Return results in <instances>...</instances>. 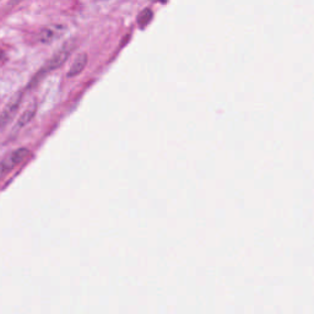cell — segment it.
<instances>
[{
    "label": "cell",
    "mask_w": 314,
    "mask_h": 314,
    "mask_svg": "<svg viewBox=\"0 0 314 314\" xmlns=\"http://www.w3.org/2000/svg\"><path fill=\"white\" fill-rule=\"evenodd\" d=\"M29 156H30V150L26 149V147H20V149L9 153V155L0 162V166L5 169L6 173H10L12 169L20 165V163H23Z\"/></svg>",
    "instance_id": "obj_4"
},
{
    "label": "cell",
    "mask_w": 314,
    "mask_h": 314,
    "mask_svg": "<svg viewBox=\"0 0 314 314\" xmlns=\"http://www.w3.org/2000/svg\"><path fill=\"white\" fill-rule=\"evenodd\" d=\"M6 174H8V173H6V171H5V169L3 168L2 166H0V182L3 181V178H4Z\"/></svg>",
    "instance_id": "obj_8"
},
{
    "label": "cell",
    "mask_w": 314,
    "mask_h": 314,
    "mask_svg": "<svg viewBox=\"0 0 314 314\" xmlns=\"http://www.w3.org/2000/svg\"><path fill=\"white\" fill-rule=\"evenodd\" d=\"M153 17V11L151 10V9L146 8L145 10H143L140 12L139 15H138V25H139L140 29H144V27H146L147 25H149L150 23H151Z\"/></svg>",
    "instance_id": "obj_7"
},
{
    "label": "cell",
    "mask_w": 314,
    "mask_h": 314,
    "mask_svg": "<svg viewBox=\"0 0 314 314\" xmlns=\"http://www.w3.org/2000/svg\"><path fill=\"white\" fill-rule=\"evenodd\" d=\"M23 97L24 92H17V94L9 101V103L6 104L5 108L2 110V113H0V134L4 131V129L8 127L12 119L15 118V116H16L17 110L21 106V102H23Z\"/></svg>",
    "instance_id": "obj_2"
},
{
    "label": "cell",
    "mask_w": 314,
    "mask_h": 314,
    "mask_svg": "<svg viewBox=\"0 0 314 314\" xmlns=\"http://www.w3.org/2000/svg\"><path fill=\"white\" fill-rule=\"evenodd\" d=\"M87 65V54L86 53H80L75 57L73 64L70 65L69 72H68V76L73 78V76H78L84 72V69Z\"/></svg>",
    "instance_id": "obj_6"
},
{
    "label": "cell",
    "mask_w": 314,
    "mask_h": 314,
    "mask_svg": "<svg viewBox=\"0 0 314 314\" xmlns=\"http://www.w3.org/2000/svg\"><path fill=\"white\" fill-rule=\"evenodd\" d=\"M75 47H76L75 39H69V41H66L53 55H52L51 59L47 61V64H46L41 70H39V73L37 74L36 78H33V80L35 79L39 80L43 76V74L46 75L47 73L53 72V70H57L58 68H60L68 59H69V57L72 55Z\"/></svg>",
    "instance_id": "obj_1"
},
{
    "label": "cell",
    "mask_w": 314,
    "mask_h": 314,
    "mask_svg": "<svg viewBox=\"0 0 314 314\" xmlns=\"http://www.w3.org/2000/svg\"><path fill=\"white\" fill-rule=\"evenodd\" d=\"M66 32V26L60 24L51 25V26L44 27L37 33L36 41L39 43H44V44H49V43L57 41L58 38H60L61 36H64V33Z\"/></svg>",
    "instance_id": "obj_3"
},
{
    "label": "cell",
    "mask_w": 314,
    "mask_h": 314,
    "mask_svg": "<svg viewBox=\"0 0 314 314\" xmlns=\"http://www.w3.org/2000/svg\"><path fill=\"white\" fill-rule=\"evenodd\" d=\"M36 112H37L36 102L30 103L29 106H27V108L25 109V112L23 113V115L18 117L16 124H15V128H14V133H17L20 129H23L25 127V125L29 124V123L32 121L33 118H35Z\"/></svg>",
    "instance_id": "obj_5"
}]
</instances>
